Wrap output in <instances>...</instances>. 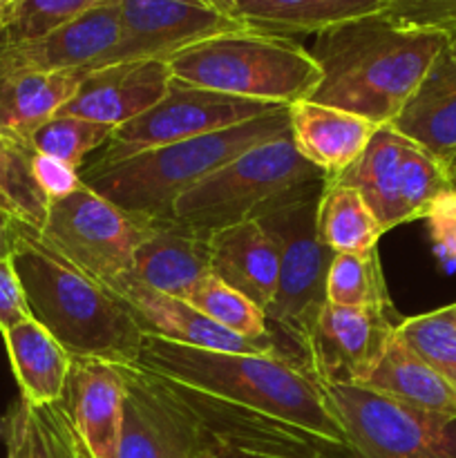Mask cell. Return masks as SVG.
Here are the masks:
<instances>
[{"label":"cell","mask_w":456,"mask_h":458,"mask_svg":"<svg viewBox=\"0 0 456 458\" xmlns=\"http://www.w3.org/2000/svg\"><path fill=\"white\" fill-rule=\"evenodd\" d=\"M447 47L445 34L405 27L384 12L335 25L308 49L320 81L307 101L392 125Z\"/></svg>","instance_id":"1"},{"label":"cell","mask_w":456,"mask_h":458,"mask_svg":"<svg viewBox=\"0 0 456 458\" xmlns=\"http://www.w3.org/2000/svg\"><path fill=\"white\" fill-rule=\"evenodd\" d=\"M137 367L286 420L331 445L349 450L347 432L316 376L284 356L213 352L146 335Z\"/></svg>","instance_id":"2"},{"label":"cell","mask_w":456,"mask_h":458,"mask_svg":"<svg viewBox=\"0 0 456 458\" xmlns=\"http://www.w3.org/2000/svg\"><path fill=\"white\" fill-rule=\"evenodd\" d=\"M31 318L72 358L137 367L146 334L130 309L45 249L27 228L12 255Z\"/></svg>","instance_id":"3"},{"label":"cell","mask_w":456,"mask_h":458,"mask_svg":"<svg viewBox=\"0 0 456 458\" xmlns=\"http://www.w3.org/2000/svg\"><path fill=\"white\" fill-rule=\"evenodd\" d=\"M289 107L232 128L143 150L114 164H85L80 179L97 195L134 219L170 217L183 192L241 152L289 137Z\"/></svg>","instance_id":"4"},{"label":"cell","mask_w":456,"mask_h":458,"mask_svg":"<svg viewBox=\"0 0 456 458\" xmlns=\"http://www.w3.org/2000/svg\"><path fill=\"white\" fill-rule=\"evenodd\" d=\"M168 67L183 83L286 107L307 101L320 81L308 49L249 27L199 40L170 56Z\"/></svg>","instance_id":"5"},{"label":"cell","mask_w":456,"mask_h":458,"mask_svg":"<svg viewBox=\"0 0 456 458\" xmlns=\"http://www.w3.org/2000/svg\"><path fill=\"white\" fill-rule=\"evenodd\" d=\"M325 183L326 179L311 183L258 219L273 237L280 255L277 291L266 309L268 329L277 347L280 340L289 344L286 353L302 367H307V349L317 318L326 307V273L335 255L322 244L316 226L317 201Z\"/></svg>","instance_id":"6"},{"label":"cell","mask_w":456,"mask_h":458,"mask_svg":"<svg viewBox=\"0 0 456 458\" xmlns=\"http://www.w3.org/2000/svg\"><path fill=\"white\" fill-rule=\"evenodd\" d=\"M325 179L329 177L300 155L289 134L241 152L183 192L174 201L173 217L215 235L237 224L258 222L277 204Z\"/></svg>","instance_id":"7"},{"label":"cell","mask_w":456,"mask_h":458,"mask_svg":"<svg viewBox=\"0 0 456 458\" xmlns=\"http://www.w3.org/2000/svg\"><path fill=\"white\" fill-rule=\"evenodd\" d=\"M161 383L182 419L188 458H338L344 450L262 411L173 380Z\"/></svg>","instance_id":"8"},{"label":"cell","mask_w":456,"mask_h":458,"mask_svg":"<svg viewBox=\"0 0 456 458\" xmlns=\"http://www.w3.org/2000/svg\"><path fill=\"white\" fill-rule=\"evenodd\" d=\"M334 179L360 192L383 233L425 219L434 201L454 188L450 168L392 125H380L360 159Z\"/></svg>","instance_id":"9"},{"label":"cell","mask_w":456,"mask_h":458,"mask_svg":"<svg viewBox=\"0 0 456 458\" xmlns=\"http://www.w3.org/2000/svg\"><path fill=\"white\" fill-rule=\"evenodd\" d=\"M317 383L356 458H456V419L411 410L356 385Z\"/></svg>","instance_id":"10"},{"label":"cell","mask_w":456,"mask_h":458,"mask_svg":"<svg viewBox=\"0 0 456 458\" xmlns=\"http://www.w3.org/2000/svg\"><path fill=\"white\" fill-rule=\"evenodd\" d=\"M143 224L92 188L49 201L47 219L36 237L56 258L101 286L132 273Z\"/></svg>","instance_id":"11"},{"label":"cell","mask_w":456,"mask_h":458,"mask_svg":"<svg viewBox=\"0 0 456 458\" xmlns=\"http://www.w3.org/2000/svg\"><path fill=\"white\" fill-rule=\"evenodd\" d=\"M282 107L286 106H271V103L213 92L183 83L173 76L165 97L146 114L119 125L110 141L98 150L97 159L89 164H114L143 150L186 141L273 114Z\"/></svg>","instance_id":"12"},{"label":"cell","mask_w":456,"mask_h":458,"mask_svg":"<svg viewBox=\"0 0 456 458\" xmlns=\"http://www.w3.org/2000/svg\"><path fill=\"white\" fill-rule=\"evenodd\" d=\"M401 322L396 309L329 304L307 349V369L322 383L362 385L383 358Z\"/></svg>","instance_id":"13"},{"label":"cell","mask_w":456,"mask_h":458,"mask_svg":"<svg viewBox=\"0 0 456 458\" xmlns=\"http://www.w3.org/2000/svg\"><path fill=\"white\" fill-rule=\"evenodd\" d=\"M123 34L114 61H168L182 49L241 30V22L213 7L182 3V0H121Z\"/></svg>","instance_id":"14"},{"label":"cell","mask_w":456,"mask_h":458,"mask_svg":"<svg viewBox=\"0 0 456 458\" xmlns=\"http://www.w3.org/2000/svg\"><path fill=\"white\" fill-rule=\"evenodd\" d=\"M121 34V0H103L43 38L0 47V65L45 72H92L114 61Z\"/></svg>","instance_id":"15"},{"label":"cell","mask_w":456,"mask_h":458,"mask_svg":"<svg viewBox=\"0 0 456 458\" xmlns=\"http://www.w3.org/2000/svg\"><path fill=\"white\" fill-rule=\"evenodd\" d=\"M106 289L130 309V313L146 335L188 344V347L213 349V352L282 356L280 349L250 343V340L222 329L210 318H206L199 309L192 307L188 300L150 289L141 280H137L132 273L116 277L110 284H106Z\"/></svg>","instance_id":"16"},{"label":"cell","mask_w":456,"mask_h":458,"mask_svg":"<svg viewBox=\"0 0 456 458\" xmlns=\"http://www.w3.org/2000/svg\"><path fill=\"white\" fill-rule=\"evenodd\" d=\"M170 83L173 72L168 61L146 58L110 63L88 72L58 114L79 116L116 130L155 107L165 97Z\"/></svg>","instance_id":"17"},{"label":"cell","mask_w":456,"mask_h":458,"mask_svg":"<svg viewBox=\"0 0 456 458\" xmlns=\"http://www.w3.org/2000/svg\"><path fill=\"white\" fill-rule=\"evenodd\" d=\"M125 398L128 380L121 365L72 358L61 405L89 458H119Z\"/></svg>","instance_id":"18"},{"label":"cell","mask_w":456,"mask_h":458,"mask_svg":"<svg viewBox=\"0 0 456 458\" xmlns=\"http://www.w3.org/2000/svg\"><path fill=\"white\" fill-rule=\"evenodd\" d=\"M141 240L134 249L132 276L161 293L190 300L197 286L213 276L210 235L177 217L139 219Z\"/></svg>","instance_id":"19"},{"label":"cell","mask_w":456,"mask_h":458,"mask_svg":"<svg viewBox=\"0 0 456 458\" xmlns=\"http://www.w3.org/2000/svg\"><path fill=\"white\" fill-rule=\"evenodd\" d=\"M128 380L119 458H188L182 419L159 376L123 367Z\"/></svg>","instance_id":"20"},{"label":"cell","mask_w":456,"mask_h":458,"mask_svg":"<svg viewBox=\"0 0 456 458\" xmlns=\"http://www.w3.org/2000/svg\"><path fill=\"white\" fill-rule=\"evenodd\" d=\"M289 123L291 141L300 155L329 179L351 168L378 130L362 116L313 101L289 106Z\"/></svg>","instance_id":"21"},{"label":"cell","mask_w":456,"mask_h":458,"mask_svg":"<svg viewBox=\"0 0 456 458\" xmlns=\"http://www.w3.org/2000/svg\"><path fill=\"white\" fill-rule=\"evenodd\" d=\"M210 271L266 313L280 276L275 242L259 222H244L215 233L210 235Z\"/></svg>","instance_id":"22"},{"label":"cell","mask_w":456,"mask_h":458,"mask_svg":"<svg viewBox=\"0 0 456 458\" xmlns=\"http://www.w3.org/2000/svg\"><path fill=\"white\" fill-rule=\"evenodd\" d=\"M88 72L0 65V134L27 143L79 89Z\"/></svg>","instance_id":"23"},{"label":"cell","mask_w":456,"mask_h":458,"mask_svg":"<svg viewBox=\"0 0 456 458\" xmlns=\"http://www.w3.org/2000/svg\"><path fill=\"white\" fill-rule=\"evenodd\" d=\"M392 128L450 168L456 157V58L450 49L434 61Z\"/></svg>","instance_id":"24"},{"label":"cell","mask_w":456,"mask_h":458,"mask_svg":"<svg viewBox=\"0 0 456 458\" xmlns=\"http://www.w3.org/2000/svg\"><path fill=\"white\" fill-rule=\"evenodd\" d=\"M358 387L392 398L411 410L456 419V389L443 376H438L427 362L420 360L398 338L396 331H393V338L389 340L376 369Z\"/></svg>","instance_id":"25"},{"label":"cell","mask_w":456,"mask_h":458,"mask_svg":"<svg viewBox=\"0 0 456 458\" xmlns=\"http://www.w3.org/2000/svg\"><path fill=\"white\" fill-rule=\"evenodd\" d=\"M384 9L387 0H241L232 18L249 30L291 38L293 34H320Z\"/></svg>","instance_id":"26"},{"label":"cell","mask_w":456,"mask_h":458,"mask_svg":"<svg viewBox=\"0 0 456 458\" xmlns=\"http://www.w3.org/2000/svg\"><path fill=\"white\" fill-rule=\"evenodd\" d=\"M3 340L21 398L34 407L61 403L72 369V356L49 335V331L30 318L4 331Z\"/></svg>","instance_id":"27"},{"label":"cell","mask_w":456,"mask_h":458,"mask_svg":"<svg viewBox=\"0 0 456 458\" xmlns=\"http://www.w3.org/2000/svg\"><path fill=\"white\" fill-rule=\"evenodd\" d=\"M4 445L7 458H89L61 403L13 401L4 414Z\"/></svg>","instance_id":"28"},{"label":"cell","mask_w":456,"mask_h":458,"mask_svg":"<svg viewBox=\"0 0 456 458\" xmlns=\"http://www.w3.org/2000/svg\"><path fill=\"white\" fill-rule=\"evenodd\" d=\"M316 226L322 244L334 253H369L378 249L380 235H384L360 192L335 179H326Z\"/></svg>","instance_id":"29"},{"label":"cell","mask_w":456,"mask_h":458,"mask_svg":"<svg viewBox=\"0 0 456 458\" xmlns=\"http://www.w3.org/2000/svg\"><path fill=\"white\" fill-rule=\"evenodd\" d=\"M31 155L34 150L27 143L0 134V210L38 235L49 199L31 174Z\"/></svg>","instance_id":"30"},{"label":"cell","mask_w":456,"mask_h":458,"mask_svg":"<svg viewBox=\"0 0 456 458\" xmlns=\"http://www.w3.org/2000/svg\"><path fill=\"white\" fill-rule=\"evenodd\" d=\"M326 302L338 307H376L393 311L378 249L369 253L334 255L326 273Z\"/></svg>","instance_id":"31"},{"label":"cell","mask_w":456,"mask_h":458,"mask_svg":"<svg viewBox=\"0 0 456 458\" xmlns=\"http://www.w3.org/2000/svg\"><path fill=\"white\" fill-rule=\"evenodd\" d=\"M188 302L195 309H199L206 318H210L222 329L231 331V334L240 335L244 340H250V343L268 344V347L280 349L275 338H273L271 329H268L264 309H259L253 300H249L240 291L224 284L215 276L206 277L197 286L195 293L190 295Z\"/></svg>","instance_id":"32"},{"label":"cell","mask_w":456,"mask_h":458,"mask_svg":"<svg viewBox=\"0 0 456 458\" xmlns=\"http://www.w3.org/2000/svg\"><path fill=\"white\" fill-rule=\"evenodd\" d=\"M396 335L456 389V302L414 318H401Z\"/></svg>","instance_id":"33"},{"label":"cell","mask_w":456,"mask_h":458,"mask_svg":"<svg viewBox=\"0 0 456 458\" xmlns=\"http://www.w3.org/2000/svg\"><path fill=\"white\" fill-rule=\"evenodd\" d=\"M114 134V128L94 121L79 119V116L56 114L40 125L30 139V148L38 155L52 157L72 168L80 170L85 165V157L101 150Z\"/></svg>","instance_id":"34"},{"label":"cell","mask_w":456,"mask_h":458,"mask_svg":"<svg viewBox=\"0 0 456 458\" xmlns=\"http://www.w3.org/2000/svg\"><path fill=\"white\" fill-rule=\"evenodd\" d=\"M103 0H16L0 30V47L30 43L67 25Z\"/></svg>","instance_id":"35"},{"label":"cell","mask_w":456,"mask_h":458,"mask_svg":"<svg viewBox=\"0 0 456 458\" xmlns=\"http://www.w3.org/2000/svg\"><path fill=\"white\" fill-rule=\"evenodd\" d=\"M384 13L405 27L456 36V0H387Z\"/></svg>","instance_id":"36"},{"label":"cell","mask_w":456,"mask_h":458,"mask_svg":"<svg viewBox=\"0 0 456 458\" xmlns=\"http://www.w3.org/2000/svg\"><path fill=\"white\" fill-rule=\"evenodd\" d=\"M429 237L436 258L450 271L456 268V186L443 192L427 213Z\"/></svg>","instance_id":"37"},{"label":"cell","mask_w":456,"mask_h":458,"mask_svg":"<svg viewBox=\"0 0 456 458\" xmlns=\"http://www.w3.org/2000/svg\"><path fill=\"white\" fill-rule=\"evenodd\" d=\"M31 174L49 201L63 199V197L72 195L85 186L83 179H80V170L52 159V157L38 155V152L31 155Z\"/></svg>","instance_id":"38"},{"label":"cell","mask_w":456,"mask_h":458,"mask_svg":"<svg viewBox=\"0 0 456 458\" xmlns=\"http://www.w3.org/2000/svg\"><path fill=\"white\" fill-rule=\"evenodd\" d=\"M30 318L25 291L12 259H0V335Z\"/></svg>","instance_id":"39"},{"label":"cell","mask_w":456,"mask_h":458,"mask_svg":"<svg viewBox=\"0 0 456 458\" xmlns=\"http://www.w3.org/2000/svg\"><path fill=\"white\" fill-rule=\"evenodd\" d=\"M25 231L27 226H22L18 219L0 210V259H12L18 240Z\"/></svg>","instance_id":"40"},{"label":"cell","mask_w":456,"mask_h":458,"mask_svg":"<svg viewBox=\"0 0 456 458\" xmlns=\"http://www.w3.org/2000/svg\"><path fill=\"white\" fill-rule=\"evenodd\" d=\"M206 3H208L210 7L217 9V12L232 16V12H235V7L241 3V0H206Z\"/></svg>","instance_id":"41"},{"label":"cell","mask_w":456,"mask_h":458,"mask_svg":"<svg viewBox=\"0 0 456 458\" xmlns=\"http://www.w3.org/2000/svg\"><path fill=\"white\" fill-rule=\"evenodd\" d=\"M13 3H16V0H0V30H3L4 22L9 21V13H12Z\"/></svg>","instance_id":"42"},{"label":"cell","mask_w":456,"mask_h":458,"mask_svg":"<svg viewBox=\"0 0 456 458\" xmlns=\"http://www.w3.org/2000/svg\"><path fill=\"white\" fill-rule=\"evenodd\" d=\"M182 3H192V4H201V7H210V4L206 3V0H182Z\"/></svg>","instance_id":"43"},{"label":"cell","mask_w":456,"mask_h":458,"mask_svg":"<svg viewBox=\"0 0 456 458\" xmlns=\"http://www.w3.org/2000/svg\"><path fill=\"white\" fill-rule=\"evenodd\" d=\"M447 49H450L452 56L456 58V36H454V38H450V47H447Z\"/></svg>","instance_id":"44"},{"label":"cell","mask_w":456,"mask_h":458,"mask_svg":"<svg viewBox=\"0 0 456 458\" xmlns=\"http://www.w3.org/2000/svg\"><path fill=\"white\" fill-rule=\"evenodd\" d=\"M450 177H452V183L456 186V165H454V168H450Z\"/></svg>","instance_id":"45"},{"label":"cell","mask_w":456,"mask_h":458,"mask_svg":"<svg viewBox=\"0 0 456 458\" xmlns=\"http://www.w3.org/2000/svg\"><path fill=\"white\" fill-rule=\"evenodd\" d=\"M3 437H4V416L0 419V438H3Z\"/></svg>","instance_id":"46"},{"label":"cell","mask_w":456,"mask_h":458,"mask_svg":"<svg viewBox=\"0 0 456 458\" xmlns=\"http://www.w3.org/2000/svg\"><path fill=\"white\" fill-rule=\"evenodd\" d=\"M454 165H456V157H454V159H452V164H450V168H454Z\"/></svg>","instance_id":"47"}]
</instances>
